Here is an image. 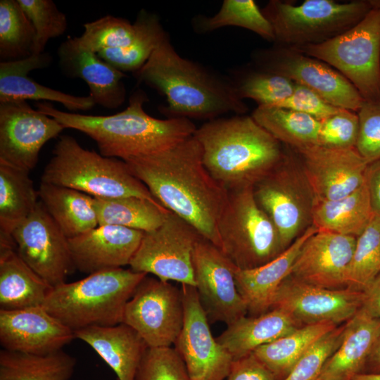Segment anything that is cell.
I'll return each mask as SVG.
<instances>
[{
	"label": "cell",
	"instance_id": "obj_1",
	"mask_svg": "<svg viewBox=\"0 0 380 380\" xmlns=\"http://www.w3.org/2000/svg\"><path fill=\"white\" fill-rule=\"evenodd\" d=\"M125 162L161 205L220 248L217 223L228 191L205 168L194 134L165 150Z\"/></svg>",
	"mask_w": 380,
	"mask_h": 380
},
{
	"label": "cell",
	"instance_id": "obj_2",
	"mask_svg": "<svg viewBox=\"0 0 380 380\" xmlns=\"http://www.w3.org/2000/svg\"><path fill=\"white\" fill-rule=\"evenodd\" d=\"M133 74L165 97L161 111L167 118L209 120L228 113L244 115L248 110L227 75L182 57L169 35Z\"/></svg>",
	"mask_w": 380,
	"mask_h": 380
},
{
	"label": "cell",
	"instance_id": "obj_3",
	"mask_svg": "<svg viewBox=\"0 0 380 380\" xmlns=\"http://www.w3.org/2000/svg\"><path fill=\"white\" fill-rule=\"evenodd\" d=\"M148 101L146 93L137 89L124 110L110 115L62 111L47 102L37 103L36 108L65 128L89 136L96 143L102 156L125 161L168 148L192 136L197 128L187 118L152 117L144 108Z\"/></svg>",
	"mask_w": 380,
	"mask_h": 380
},
{
	"label": "cell",
	"instance_id": "obj_4",
	"mask_svg": "<svg viewBox=\"0 0 380 380\" xmlns=\"http://www.w3.org/2000/svg\"><path fill=\"white\" fill-rule=\"evenodd\" d=\"M194 136L205 168L227 191L253 187L284 153V145L245 114L209 120Z\"/></svg>",
	"mask_w": 380,
	"mask_h": 380
},
{
	"label": "cell",
	"instance_id": "obj_5",
	"mask_svg": "<svg viewBox=\"0 0 380 380\" xmlns=\"http://www.w3.org/2000/svg\"><path fill=\"white\" fill-rule=\"evenodd\" d=\"M146 275L122 267L94 272L53 286L42 306L74 332L116 325L122 322L127 303Z\"/></svg>",
	"mask_w": 380,
	"mask_h": 380
},
{
	"label": "cell",
	"instance_id": "obj_6",
	"mask_svg": "<svg viewBox=\"0 0 380 380\" xmlns=\"http://www.w3.org/2000/svg\"><path fill=\"white\" fill-rule=\"evenodd\" d=\"M52 153L41 182L73 189L92 197L137 196L158 203L121 159L86 149L69 135L59 137Z\"/></svg>",
	"mask_w": 380,
	"mask_h": 380
},
{
	"label": "cell",
	"instance_id": "obj_7",
	"mask_svg": "<svg viewBox=\"0 0 380 380\" xmlns=\"http://www.w3.org/2000/svg\"><path fill=\"white\" fill-rule=\"evenodd\" d=\"M373 5V0H305L298 6L271 0L261 10L273 29L274 44L298 48L321 44L345 32L361 21Z\"/></svg>",
	"mask_w": 380,
	"mask_h": 380
},
{
	"label": "cell",
	"instance_id": "obj_8",
	"mask_svg": "<svg viewBox=\"0 0 380 380\" xmlns=\"http://www.w3.org/2000/svg\"><path fill=\"white\" fill-rule=\"evenodd\" d=\"M217 232L220 249L240 270L265 265L286 250L276 227L257 203L253 187L228 191Z\"/></svg>",
	"mask_w": 380,
	"mask_h": 380
},
{
	"label": "cell",
	"instance_id": "obj_9",
	"mask_svg": "<svg viewBox=\"0 0 380 380\" xmlns=\"http://www.w3.org/2000/svg\"><path fill=\"white\" fill-rule=\"evenodd\" d=\"M357 24L317 44L293 48L343 75L366 101H380V0Z\"/></svg>",
	"mask_w": 380,
	"mask_h": 380
},
{
	"label": "cell",
	"instance_id": "obj_10",
	"mask_svg": "<svg viewBox=\"0 0 380 380\" xmlns=\"http://www.w3.org/2000/svg\"><path fill=\"white\" fill-rule=\"evenodd\" d=\"M284 146L281 161L253 190L257 203L276 227L286 249L312 224L316 197L297 153Z\"/></svg>",
	"mask_w": 380,
	"mask_h": 380
},
{
	"label": "cell",
	"instance_id": "obj_11",
	"mask_svg": "<svg viewBox=\"0 0 380 380\" xmlns=\"http://www.w3.org/2000/svg\"><path fill=\"white\" fill-rule=\"evenodd\" d=\"M201 237L192 225L170 211L160 227L144 232L130 269L195 287L193 253Z\"/></svg>",
	"mask_w": 380,
	"mask_h": 380
},
{
	"label": "cell",
	"instance_id": "obj_12",
	"mask_svg": "<svg viewBox=\"0 0 380 380\" xmlns=\"http://www.w3.org/2000/svg\"><path fill=\"white\" fill-rule=\"evenodd\" d=\"M254 66L304 85L331 105L357 113L365 100L356 88L327 63L298 50L274 44L253 53Z\"/></svg>",
	"mask_w": 380,
	"mask_h": 380
},
{
	"label": "cell",
	"instance_id": "obj_13",
	"mask_svg": "<svg viewBox=\"0 0 380 380\" xmlns=\"http://www.w3.org/2000/svg\"><path fill=\"white\" fill-rule=\"evenodd\" d=\"M184 318L181 288L146 275L127 303L122 323L134 329L150 348L171 347Z\"/></svg>",
	"mask_w": 380,
	"mask_h": 380
},
{
	"label": "cell",
	"instance_id": "obj_14",
	"mask_svg": "<svg viewBox=\"0 0 380 380\" xmlns=\"http://www.w3.org/2000/svg\"><path fill=\"white\" fill-rule=\"evenodd\" d=\"M195 288L208 320L227 326L248 313L236 284L237 268L222 250L201 236L193 253Z\"/></svg>",
	"mask_w": 380,
	"mask_h": 380
},
{
	"label": "cell",
	"instance_id": "obj_15",
	"mask_svg": "<svg viewBox=\"0 0 380 380\" xmlns=\"http://www.w3.org/2000/svg\"><path fill=\"white\" fill-rule=\"evenodd\" d=\"M11 236L19 256L53 287L75 269L68 239L40 201Z\"/></svg>",
	"mask_w": 380,
	"mask_h": 380
},
{
	"label": "cell",
	"instance_id": "obj_16",
	"mask_svg": "<svg viewBox=\"0 0 380 380\" xmlns=\"http://www.w3.org/2000/svg\"><path fill=\"white\" fill-rule=\"evenodd\" d=\"M64 129L26 101L0 103V163L30 172L44 145Z\"/></svg>",
	"mask_w": 380,
	"mask_h": 380
},
{
	"label": "cell",
	"instance_id": "obj_17",
	"mask_svg": "<svg viewBox=\"0 0 380 380\" xmlns=\"http://www.w3.org/2000/svg\"><path fill=\"white\" fill-rule=\"evenodd\" d=\"M364 292L345 288L330 289L307 284L291 274L281 284L271 309L286 312L300 327L321 322L341 325L362 308Z\"/></svg>",
	"mask_w": 380,
	"mask_h": 380
},
{
	"label": "cell",
	"instance_id": "obj_18",
	"mask_svg": "<svg viewBox=\"0 0 380 380\" xmlns=\"http://www.w3.org/2000/svg\"><path fill=\"white\" fill-rule=\"evenodd\" d=\"M181 289L184 318L175 348L182 357L190 379L224 380L234 360L213 336L196 289L182 284Z\"/></svg>",
	"mask_w": 380,
	"mask_h": 380
},
{
	"label": "cell",
	"instance_id": "obj_19",
	"mask_svg": "<svg viewBox=\"0 0 380 380\" xmlns=\"http://www.w3.org/2000/svg\"><path fill=\"white\" fill-rule=\"evenodd\" d=\"M293 150L300 159L316 201L343 198L365 183L369 163L355 148L315 145Z\"/></svg>",
	"mask_w": 380,
	"mask_h": 380
},
{
	"label": "cell",
	"instance_id": "obj_20",
	"mask_svg": "<svg viewBox=\"0 0 380 380\" xmlns=\"http://www.w3.org/2000/svg\"><path fill=\"white\" fill-rule=\"evenodd\" d=\"M75 338V332L43 306L0 309V343L4 350L47 355L62 350Z\"/></svg>",
	"mask_w": 380,
	"mask_h": 380
},
{
	"label": "cell",
	"instance_id": "obj_21",
	"mask_svg": "<svg viewBox=\"0 0 380 380\" xmlns=\"http://www.w3.org/2000/svg\"><path fill=\"white\" fill-rule=\"evenodd\" d=\"M356 239L352 236L317 232L302 246L291 274L319 287L347 288V274Z\"/></svg>",
	"mask_w": 380,
	"mask_h": 380
},
{
	"label": "cell",
	"instance_id": "obj_22",
	"mask_svg": "<svg viewBox=\"0 0 380 380\" xmlns=\"http://www.w3.org/2000/svg\"><path fill=\"white\" fill-rule=\"evenodd\" d=\"M144 232L116 225H99L68 239L75 268L90 274L129 265Z\"/></svg>",
	"mask_w": 380,
	"mask_h": 380
},
{
	"label": "cell",
	"instance_id": "obj_23",
	"mask_svg": "<svg viewBox=\"0 0 380 380\" xmlns=\"http://www.w3.org/2000/svg\"><path fill=\"white\" fill-rule=\"evenodd\" d=\"M58 56L66 75L80 78L87 84L95 104L114 109L125 102L126 89L122 79L126 74L82 46L76 37H68L59 46Z\"/></svg>",
	"mask_w": 380,
	"mask_h": 380
},
{
	"label": "cell",
	"instance_id": "obj_24",
	"mask_svg": "<svg viewBox=\"0 0 380 380\" xmlns=\"http://www.w3.org/2000/svg\"><path fill=\"white\" fill-rule=\"evenodd\" d=\"M49 53L32 54L22 60L0 63V103L11 101L46 100L61 103L69 110H87L96 104L92 98L68 94L42 85L27 74L47 67Z\"/></svg>",
	"mask_w": 380,
	"mask_h": 380
},
{
	"label": "cell",
	"instance_id": "obj_25",
	"mask_svg": "<svg viewBox=\"0 0 380 380\" xmlns=\"http://www.w3.org/2000/svg\"><path fill=\"white\" fill-rule=\"evenodd\" d=\"M317 232L311 225L284 251L265 265L250 270L236 269V286L251 316L260 315L271 309L277 291L291 274L302 246Z\"/></svg>",
	"mask_w": 380,
	"mask_h": 380
},
{
	"label": "cell",
	"instance_id": "obj_26",
	"mask_svg": "<svg viewBox=\"0 0 380 380\" xmlns=\"http://www.w3.org/2000/svg\"><path fill=\"white\" fill-rule=\"evenodd\" d=\"M112 369L119 380H135L148 346L141 336L125 323L93 326L75 331Z\"/></svg>",
	"mask_w": 380,
	"mask_h": 380
},
{
	"label": "cell",
	"instance_id": "obj_27",
	"mask_svg": "<svg viewBox=\"0 0 380 380\" xmlns=\"http://www.w3.org/2000/svg\"><path fill=\"white\" fill-rule=\"evenodd\" d=\"M380 335V319L360 309L345 324L340 345L327 360L320 380H353L363 372L369 355Z\"/></svg>",
	"mask_w": 380,
	"mask_h": 380
},
{
	"label": "cell",
	"instance_id": "obj_28",
	"mask_svg": "<svg viewBox=\"0 0 380 380\" xmlns=\"http://www.w3.org/2000/svg\"><path fill=\"white\" fill-rule=\"evenodd\" d=\"M53 289L17 253L13 239L0 240V309L42 306Z\"/></svg>",
	"mask_w": 380,
	"mask_h": 380
},
{
	"label": "cell",
	"instance_id": "obj_29",
	"mask_svg": "<svg viewBox=\"0 0 380 380\" xmlns=\"http://www.w3.org/2000/svg\"><path fill=\"white\" fill-rule=\"evenodd\" d=\"M297 328L299 327L286 312L272 308L260 315L241 317L228 325L216 340L234 360Z\"/></svg>",
	"mask_w": 380,
	"mask_h": 380
},
{
	"label": "cell",
	"instance_id": "obj_30",
	"mask_svg": "<svg viewBox=\"0 0 380 380\" xmlns=\"http://www.w3.org/2000/svg\"><path fill=\"white\" fill-rule=\"evenodd\" d=\"M39 201L68 239L99 226L94 198L82 191L41 182Z\"/></svg>",
	"mask_w": 380,
	"mask_h": 380
},
{
	"label": "cell",
	"instance_id": "obj_31",
	"mask_svg": "<svg viewBox=\"0 0 380 380\" xmlns=\"http://www.w3.org/2000/svg\"><path fill=\"white\" fill-rule=\"evenodd\" d=\"M374 215L365 183L343 198L334 201H316L312 225L317 232L357 237Z\"/></svg>",
	"mask_w": 380,
	"mask_h": 380
},
{
	"label": "cell",
	"instance_id": "obj_32",
	"mask_svg": "<svg viewBox=\"0 0 380 380\" xmlns=\"http://www.w3.org/2000/svg\"><path fill=\"white\" fill-rule=\"evenodd\" d=\"M338 325L333 322L300 327L253 353L275 376L283 380L301 356L317 340Z\"/></svg>",
	"mask_w": 380,
	"mask_h": 380
},
{
	"label": "cell",
	"instance_id": "obj_33",
	"mask_svg": "<svg viewBox=\"0 0 380 380\" xmlns=\"http://www.w3.org/2000/svg\"><path fill=\"white\" fill-rule=\"evenodd\" d=\"M93 198L99 225L148 232L160 227L170 212L158 203L137 196Z\"/></svg>",
	"mask_w": 380,
	"mask_h": 380
},
{
	"label": "cell",
	"instance_id": "obj_34",
	"mask_svg": "<svg viewBox=\"0 0 380 380\" xmlns=\"http://www.w3.org/2000/svg\"><path fill=\"white\" fill-rule=\"evenodd\" d=\"M29 172L0 163V235L11 236L39 201Z\"/></svg>",
	"mask_w": 380,
	"mask_h": 380
},
{
	"label": "cell",
	"instance_id": "obj_35",
	"mask_svg": "<svg viewBox=\"0 0 380 380\" xmlns=\"http://www.w3.org/2000/svg\"><path fill=\"white\" fill-rule=\"evenodd\" d=\"M76 359L62 350L47 355L0 351V380H69Z\"/></svg>",
	"mask_w": 380,
	"mask_h": 380
},
{
	"label": "cell",
	"instance_id": "obj_36",
	"mask_svg": "<svg viewBox=\"0 0 380 380\" xmlns=\"http://www.w3.org/2000/svg\"><path fill=\"white\" fill-rule=\"evenodd\" d=\"M251 116L283 145L295 150L318 145L320 121L310 115L275 106H258Z\"/></svg>",
	"mask_w": 380,
	"mask_h": 380
},
{
	"label": "cell",
	"instance_id": "obj_37",
	"mask_svg": "<svg viewBox=\"0 0 380 380\" xmlns=\"http://www.w3.org/2000/svg\"><path fill=\"white\" fill-rule=\"evenodd\" d=\"M137 34L127 47L106 49L96 54L118 70L134 73L148 61L159 44L168 35L159 16L144 9L137 14Z\"/></svg>",
	"mask_w": 380,
	"mask_h": 380
},
{
	"label": "cell",
	"instance_id": "obj_38",
	"mask_svg": "<svg viewBox=\"0 0 380 380\" xmlns=\"http://www.w3.org/2000/svg\"><path fill=\"white\" fill-rule=\"evenodd\" d=\"M228 26L248 30L267 41L274 42L272 25L253 0H224L214 15H198L192 20L194 30L199 34Z\"/></svg>",
	"mask_w": 380,
	"mask_h": 380
},
{
	"label": "cell",
	"instance_id": "obj_39",
	"mask_svg": "<svg viewBox=\"0 0 380 380\" xmlns=\"http://www.w3.org/2000/svg\"><path fill=\"white\" fill-rule=\"evenodd\" d=\"M36 32L18 0L0 1L1 62L25 59L34 52Z\"/></svg>",
	"mask_w": 380,
	"mask_h": 380
},
{
	"label": "cell",
	"instance_id": "obj_40",
	"mask_svg": "<svg viewBox=\"0 0 380 380\" xmlns=\"http://www.w3.org/2000/svg\"><path fill=\"white\" fill-rule=\"evenodd\" d=\"M227 76L242 100H254L258 106H277L291 96L295 84L284 76L255 67L236 69Z\"/></svg>",
	"mask_w": 380,
	"mask_h": 380
},
{
	"label": "cell",
	"instance_id": "obj_41",
	"mask_svg": "<svg viewBox=\"0 0 380 380\" xmlns=\"http://www.w3.org/2000/svg\"><path fill=\"white\" fill-rule=\"evenodd\" d=\"M380 274V215L375 214L357 237L347 274V288L365 291Z\"/></svg>",
	"mask_w": 380,
	"mask_h": 380
},
{
	"label": "cell",
	"instance_id": "obj_42",
	"mask_svg": "<svg viewBox=\"0 0 380 380\" xmlns=\"http://www.w3.org/2000/svg\"><path fill=\"white\" fill-rule=\"evenodd\" d=\"M83 27V33L76 39L82 46L96 53L103 49L127 47L137 34L134 23L110 15L87 23Z\"/></svg>",
	"mask_w": 380,
	"mask_h": 380
},
{
	"label": "cell",
	"instance_id": "obj_43",
	"mask_svg": "<svg viewBox=\"0 0 380 380\" xmlns=\"http://www.w3.org/2000/svg\"><path fill=\"white\" fill-rule=\"evenodd\" d=\"M18 1L36 32L34 54L42 53L51 39L58 37L66 31V15L51 0Z\"/></svg>",
	"mask_w": 380,
	"mask_h": 380
},
{
	"label": "cell",
	"instance_id": "obj_44",
	"mask_svg": "<svg viewBox=\"0 0 380 380\" xmlns=\"http://www.w3.org/2000/svg\"><path fill=\"white\" fill-rule=\"evenodd\" d=\"M135 380H191L186 365L175 348L146 350Z\"/></svg>",
	"mask_w": 380,
	"mask_h": 380
},
{
	"label": "cell",
	"instance_id": "obj_45",
	"mask_svg": "<svg viewBox=\"0 0 380 380\" xmlns=\"http://www.w3.org/2000/svg\"><path fill=\"white\" fill-rule=\"evenodd\" d=\"M345 324L324 334L301 356L283 380H314L335 352L343 338Z\"/></svg>",
	"mask_w": 380,
	"mask_h": 380
},
{
	"label": "cell",
	"instance_id": "obj_46",
	"mask_svg": "<svg viewBox=\"0 0 380 380\" xmlns=\"http://www.w3.org/2000/svg\"><path fill=\"white\" fill-rule=\"evenodd\" d=\"M358 129L357 113L341 109L320 121L318 145L331 148H355Z\"/></svg>",
	"mask_w": 380,
	"mask_h": 380
},
{
	"label": "cell",
	"instance_id": "obj_47",
	"mask_svg": "<svg viewBox=\"0 0 380 380\" xmlns=\"http://www.w3.org/2000/svg\"><path fill=\"white\" fill-rule=\"evenodd\" d=\"M357 114L359 129L355 149L370 163L380 159V102L365 101Z\"/></svg>",
	"mask_w": 380,
	"mask_h": 380
},
{
	"label": "cell",
	"instance_id": "obj_48",
	"mask_svg": "<svg viewBox=\"0 0 380 380\" xmlns=\"http://www.w3.org/2000/svg\"><path fill=\"white\" fill-rule=\"evenodd\" d=\"M275 106L306 114L319 121L342 109L331 105L311 89L298 83H295L291 96Z\"/></svg>",
	"mask_w": 380,
	"mask_h": 380
},
{
	"label": "cell",
	"instance_id": "obj_49",
	"mask_svg": "<svg viewBox=\"0 0 380 380\" xmlns=\"http://www.w3.org/2000/svg\"><path fill=\"white\" fill-rule=\"evenodd\" d=\"M226 380H277L253 353L234 360Z\"/></svg>",
	"mask_w": 380,
	"mask_h": 380
},
{
	"label": "cell",
	"instance_id": "obj_50",
	"mask_svg": "<svg viewBox=\"0 0 380 380\" xmlns=\"http://www.w3.org/2000/svg\"><path fill=\"white\" fill-rule=\"evenodd\" d=\"M365 184L373 210L375 214L380 215V159L368 164Z\"/></svg>",
	"mask_w": 380,
	"mask_h": 380
},
{
	"label": "cell",
	"instance_id": "obj_51",
	"mask_svg": "<svg viewBox=\"0 0 380 380\" xmlns=\"http://www.w3.org/2000/svg\"><path fill=\"white\" fill-rule=\"evenodd\" d=\"M361 308L372 317L380 319V274L364 291Z\"/></svg>",
	"mask_w": 380,
	"mask_h": 380
},
{
	"label": "cell",
	"instance_id": "obj_52",
	"mask_svg": "<svg viewBox=\"0 0 380 380\" xmlns=\"http://www.w3.org/2000/svg\"><path fill=\"white\" fill-rule=\"evenodd\" d=\"M362 373H380V335L369 355Z\"/></svg>",
	"mask_w": 380,
	"mask_h": 380
},
{
	"label": "cell",
	"instance_id": "obj_53",
	"mask_svg": "<svg viewBox=\"0 0 380 380\" xmlns=\"http://www.w3.org/2000/svg\"><path fill=\"white\" fill-rule=\"evenodd\" d=\"M353 380H380V373H362L357 375Z\"/></svg>",
	"mask_w": 380,
	"mask_h": 380
},
{
	"label": "cell",
	"instance_id": "obj_54",
	"mask_svg": "<svg viewBox=\"0 0 380 380\" xmlns=\"http://www.w3.org/2000/svg\"><path fill=\"white\" fill-rule=\"evenodd\" d=\"M191 380H204L203 377H197L194 379H191Z\"/></svg>",
	"mask_w": 380,
	"mask_h": 380
},
{
	"label": "cell",
	"instance_id": "obj_55",
	"mask_svg": "<svg viewBox=\"0 0 380 380\" xmlns=\"http://www.w3.org/2000/svg\"><path fill=\"white\" fill-rule=\"evenodd\" d=\"M314 380H320V379H319V378H317V379H314Z\"/></svg>",
	"mask_w": 380,
	"mask_h": 380
},
{
	"label": "cell",
	"instance_id": "obj_56",
	"mask_svg": "<svg viewBox=\"0 0 380 380\" xmlns=\"http://www.w3.org/2000/svg\"><path fill=\"white\" fill-rule=\"evenodd\" d=\"M379 102H380V101H379Z\"/></svg>",
	"mask_w": 380,
	"mask_h": 380
}]
</instances>
